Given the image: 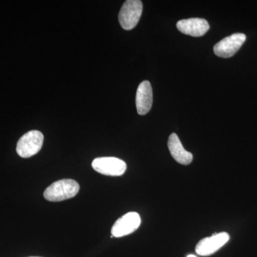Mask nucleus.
<instances>
[{
	"mask_svg": "<svg viewBox=\"0 0 257 257\" xmlns=\"http://www.w3.org/2000/svg\"><path fill=\"white\" fill-rule=\"evenodd\" d=\"M79 191V184L73 179H61L49 186L44 197L50 202H61L75 197Z\"/></svg>",
	"mask_w": 257,
	"mask_h": 257,
	"instance_id": "nucleus-1",
	"label": "nucleus"
},
{
	"mask_svg": "<svg viewBox=\"0 0 257 257\" xmlns=\"http://www.w3.org/2000/svg\"><path fill=\"white\" fill-rule=\"evenodd\" d=\"M44 136L41 132L32 130L24 135L17 145V152L23 158H29L40 151L43 145Z\"/></svg>",
	"mask_w": 257,
	"mask_h": 257,
	"instance_id": "nucleus-2",
	"label": "nucleus"
},
{
	"mask_svg": "<svg viewBox=\"0 0 257 257\" xmlns=\"http://www.w3.org/2000/svg\"><path fill=\"white\" fill-rule=\"evenodd\" d=\"M143 5L140 0H127L121 7L119 14V22L121 28L133 30L137 26L143 13Z\"/></svg>",
	"mask_w": 257,
	"mask_h": 257,
	"instance_id": "nucleus-3",
	"label": "nucleus"
},
{
	"mask_svg": "<svg viewBox=\"0 0 257 257\" xmlns=\"http://www.w3.org/2000/svg\"><path fill=\"white\" fill-rule=\"evenodd\" d=\"M92 166L98 173L111 177L122 175L126 170V164L116 157H98L93 160Z\"/></svg>",
	"mask_w": 257,
	"mask_h": 257,
	"instance_id": "nucleus-4",
	"label": "nucleus"
},
{
	"mask_svg": "<svg viewBox=\"0 0 257 257\" xmlns=\"http://www.w3.org/2000/svg\"><path fill=\"white\" fill-rule=\"evenodd\" d=\"M246 35L242 33H236L225 37L214 47L216 56L222 58H229L234 56L242 46L246 40Z\"/></svg>",
	"mask_w": 257,
	"mask_h": 257,
	"instance_id": "nucleus-5",
	"label": "nucleus"
},
{
	"mask_svg": "<svg viewBox=\"0 0 257 257\" xmlns=\"http://www.w3.org/2000/svg\"><path fill=\"white\" fill-rule=\"evenodd\" d=\"M141 218L137 212H128L117 219L111 228L113 237H121L133 233L140 227Z\"/></svg>",
	"mask_w": 257,
	"mask_h": 257,
	"instance_id": "nucleus-6",
	"label": "nucleus"
},
{
	"mask_svg": "<svg viewBox=\"0 0 257 257\" xmlns=\"http://www.w3.org/2000/svg\"><path fill=\"white\" fill-rule=\"evenodd\" d=\"M226 232L215 234L209 237L204 238L196 246V252L201 256H209L222 247L229 240Z\"/></svg>",
	"mask_w": 257,
	"mask_h": 257,
	"instance_id": "nucleus-7",
	"label": "nucleus"
},
{
	"mask_svg": "<svg viewBox=\"0 0 257 257\" xmlns=\"http://www.w3.org/2000/svg\"><path fill=\"white\" fill-rule=\"evenodd\" d=\"M177 28L184 35L192 37H202L209 30L207 20L201 18H191L182 20L177 24Z\"/></svg>",
	"mask_w": 257,
	"mask_h": 257,
	"instance_id": "nucleus-8",
	"label": "nucleus"
},
{
	"mask_svg": "<svg viewBox=\"0 0 257 257\" xmlns=\"http://www.w3.org/2000/svg\"><path fill=\"white\" fill-rule=\"evenodd\" d=\"M153 102V93L151 84L144 81L139 85L136 95V106L139 114H147L151 109Z\"/></svg>",
	"mask_w": 257,
	"mask_h": 257,
	"instance_id": "nucleus-9",
	"label": "nucleus"
},
{
	"mask_svg": "<svg viewBox=\"0 0 257 257\" xmlns=\"http://www.w3.org/2000/svg\"><path fill=\"white\" fill-rule=\"evenodd\" d=\"M168 147L171 155L181 165H188L192 162V154L184 148L175 133L172 134L169 138Z\"/></svg>",
	"mask_w": 257,
	"mask_h": 257,
	"instance_id": "nucleus-10",
	"label": "nucleus"
},
{
	"mask_svg": "<svg viewBox=\"0 0 257 257\" xmlns=\"http://www.w3.org/2000/svg\"><path fill=\"white\" fill-rule=\"evenodd\" d=\"M187 257H197V256H194V255H189V256Z\"/></svg>",
	"mask_w": 257,
	"mask_h": 257,
	"instance_id": "nucleus-11",
	"label": "nucleus"
},
{
	"mask_svg": "<svg viewBox=\"0 0 257 257\" xmlns=\"http://www.w3.org/2000/svg\"><path fill=\"white\" fill-rule=\"evenodd\" d=\"M31 257H40V256H31Z\"/></svg>",
	"mask_w": 257,
	"mask_h": 257,
	"instance_id": "nucleus-12",
	"label": "nucleus"
}]
</instances>
